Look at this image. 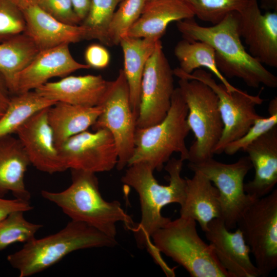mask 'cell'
I'll use <instances>...</instances> for the list:
<instances>
[{
	"instance_id": "2e32d148",
	"label": "cell",
	"mask_w": 277,
	"mask_h": 277,
	"mask_svg": "<svg viewBox=\"0 0 277 277\" xmlns=\"http://www.w3.org/2000/svg\"><path fill=\"white\" fill-rule=\"evenodd\" d=\"M69 44L40 51L17 75L12 94L35 90L54 77H65L70 73L90 67L77 62L71 55Z\"/></svg>"
},
{
	"instance_id": "ab89813d",
	"label": "cell",
	"mask_w": 277,
	"mask_h": 277,
	"mask_svg": "<svg viewBox=\"0 0 277 277\" xmlns=\"http://www.w3.org/2000/svg\"><path fill=\"white\" fill-rule=\"evenodd\" d=\"M261 7L268 11H277V0H260Z\"/></svg>"
},
{
	"instance_id": "277c9868",
	"label": "cell",
	"mask_w": 277,
	"mask_h": 277,
	"mask_svg": "<svg viewBox=\"0 0 277 277\" xmlns=\"http://www.w3.org/2000/svg\"><path fill=\"white\" fill-rule=\"evenodd\" d=\"M116 244L115 238L85 223L71 220L58 232L24 244L7 260L19 271V277H28L51 267L73 251Z\"/></svg>"
},
{
	"instance_id": "4316f807",
	"label": "cell",
	"mask_w": 277,
	"mask_h": 277,
	"mask_svg": "<svg viewBox=\"0 0 277 277\" xmlns=\"http://www.w3.org/2000/svg\"><path fill=\"white\" fill-rule=\"evenodd\" d=\"M174 52L179 62L180 67L176 68L179 71L191 74L200 68H206L218 78L229 92L239 90L221 73L216 64L214 50L208 44L184 38L176 45Z\"/></svg>"
},
{
	"instance_id": "5bb4252c",
	"label": "cell",
	"mask_w": 277,
	"mask_h": 277,
	"mask_svg": "<svg viewBox=\"0 0 277 277\" xmlns=\"http://www.w3.org/2000/svg\"><path fill=\"white\" fill-rule=\"evenodd\" d=\"M241 37L249 53L262 64L277 67V11L263 14L258 0H249L238 12Z\"/></svg>"
},
{
	"instance_id": "d4e9b609",
	"label": "cell",
	"mask_w": 277,
	"mask_h": 277,
	"mask_svg": "<svg viewBox=\"0 0 277 277\" xmlns=\"http://www.w3.org/2000/svg\"><path fill=\"white\" fill-rule=\"evenodd\" d=\"M101 112L100 106L83 107L57 102L50 107L47 119L56 148L70 137L92 127Z\"/></svg>"
},
{
	"instance_id": "b9f144b4",
	"label": "cell",
	"mask_w": 277,
	"mask_h": 277,
	"mask_svg": "<svg viewBox=\"0 0 277 277\" xmlns=\"http://www.w3.org/2000/svg\"><path fill=\"white\" fill-rule=\"evenodd\" d=\"M0 88L8 92L5 80L1 73H0Z\"/></svg>"
},
{
	"instance_id": "836d02e7",
	"label": "cell",
	"mask_w": 277,
	"mask_h": 277,
	"mask_svg": "<svg viewBox=\"0 0 277 277\" xmlns=\"http://www.w3.org/2000/svg\"><path fill=\"white\" fill-rule=\"evenodd\" d=\"M26 23L13 0H0V43L24 32Z\"/></svg>"
},
{
	"instance_id": "d6986e66",
	"label": "cell",
	"mask_w": 277,
	"mask_h": 277,
	"mask_svg": "<svg viewBox=\"0 0 277 277\" xmlns=\"http://www.w3.org/2000/svg\"><path fill=\"white\" fill-rule=\"evenodd\" d=\"M25 20V33L39 51L63 44L85 39V31L81 25H70L55 19L37 4L21 8Z\"/></svg>"
},
{
	"instance_id": "1f68e13d",
	"label": "cell",
	"mask_w": 277,
	"mask_h": 277,
	"mask_svg": "<svg viewBox=\"0 0 277 277\" xmlns=\"http://www.w3.org/2000/svg\"><path fill=\"white\" fill-rule=\"evenodd\" d=\"M191 9L194 16L213 25L220 22L228 14L239 12L249 0H183Z\"/></svg>"
},
{
	"instance_id": "7402d4cb",
	"label": "cell",
	"mask_w": 277,
	"mask_h": 277,
	"mask_svg": "<svg viewBox=\"0 0 277 277\" xmlns=\"http://www.w3.org/2000/svg\"><path fill=\"white\" fill-rule=\"evenodd\" d=\"M193 172L191 179H186V196L181 205L180 216L193 219L204 232L211 221L221 217L220 193L204 174Z\"/></svg>"
},
{
	"instance_id": "f35d334b",
	"label": "cell",
	"mask_w": 277,
	"mask_h": 277,
	"mask_svg": "<svg viewBox=\"0 0 277 277\" xmlns=\"http://www.w3.org/2000/svg\"><path fill=\"white\" fill-rule=\"evenodd\" d=\"M9 92L0 88V118L5 113L9 103Z\"/></svg>"
},
{
	"instance_id": "7c38bea8",
	"label": "cell",
	"mask_w": 277,
	"mask_h": 277,
	"mask_svg": "<svg viewBox=\"0 0 277 277\" xmlns=\"http://www.w3.org/2000/svg\"><path fill=\"white\" fill-rule=\"evenodd\" d=\"M173 75L160 41L147 62L143 72L136 128L152 126L165 117L175 89Z\"/></svg>"
},
{
	"instance_id": "f1b7e54d",
	"label": "cell",
	"mask_w": 277,
	"mask_h": 277,
	"mask_svg": "<svg viewBox=\"0 0 277 277\" xmlns=\"http://www.w3.org/2000/svg\"><path fill=\"white\" fill-rule=\"evenodd\" d=\"M123 0H91L88 12L81 22L85 39H96L107 46V31L112 16Z\"/></svg>"
},
{
	"instance_id": "7bdbcfd3",
	"label": "cell",
	"mask_w": 277,
	"mask_h": 277,
	"mask_svg": "<svg viewBox=\"0 0 277 277\" xmlns=\"http://www.w3.org/2000/svg\"><path fill=\"white\" fill-rule=\"evenodd\" d=\"M154 1V0H146V3L151 2V1Z\"/></svg>"
},
{
	"instance_id": "44dd1931",
	"label": "cell",
	"mask_w": 277,
	"mask_h": 277,
	"mask_svg": "<svg viewBox=\"0 0 277 277\" xmlns=\"http://www.w3.org/2000/svg\"><path fill=\"white\" fill-rule=\"evenodd\" d=\"M194 15L183 0H154L146 3L143 11L126 35L160 39L172 22Z\"/></svg>"
},
{
	"instance_id": "7a4b0ae2",
	"label": "cell",
	"mask_w": 277,
	"mask_h": 277,
	"mask_svg": "<svg viewBox=\"0 0 277 277\" xmlns=\"http://www.w3.org/2000/svg\"><path fill=\"white\" fill-rule=\"evenodd\" d=\"M183 161L170 158L164 167L169 174V183L163 185L153 175L154 171L145 163L128 166L121 179L138 195L141 210L140 223L132 229L139 247L148 249L152 244L151 236L171 219L162 215V208L171 203H183L186 196V180L181 176Z\"/></svg>"
},
{
	"instance_id": "8d00e7d4",
	"label": "cell",
	"mask_w": 277,
	"mask_h": 277,
	"mask_svg": "<svg viewBox=\"0 0 277 277\" xmlns=\"http://www.w3.org/2000/svg\"><path fill=\"white\" fill-rule=\"evenodd\" d=\"M33 208L30 201L16 198L10 200L0 197V221L12 212L23 211L25 212L32 210Z\"/></svg>"
},
{
	"instance_id": "cb8c5ba5",
	"label": "cell",
	"mask_w": 277,
	"mask_h": 277,
	"mask_svg": "<svg viewBox=\"0 0 277 277\" xmlns=\"http://www.w3.org/2000/svg\"><path fill=\"white\" fill-rule=\"evenodd\" d=\"M160 41L152 38L125 35L120 42L124 56L123 70L128 85L131 109L136 120L139 113L141 82L144 69Z\"/></svg>"
},
{
	"instance_id": "ac0fdd59",
	"label": "cell",
	"mask_w": 277,
	"mask_h": 277,
	"mask_svg": "<svg viewBox=\"0 0 277 277\" xmlns=\"http://www.w3.org/2000/svg\"><path fill=\"white\" fill-rule=\"evenodd\" d=\"M111 82L101 75H67L57 82H48L34 90L57 102L95 107L101 104Z\"/></svg>"
},
{
	"instance_id": "6da1fadb",
	"label": "cell",
	"mask_w": 277,
	"mask_h": 277,
	"mask_svg": "<svg viewBox=\"0 0 277 277\" xmlns=\"http://www.w3.org/2000/svg\"><path fill=\"white\" fill-rule=\"evenodd\" d=\"M238 12L228 14L212 26L199 25L193 17L176 22L184 38L202 41L214 50L217 68L225 77L242 80L248 86L275 88L277 77L246 51L239 31Z\"/></svg>"
},
{
	"instance_id": "8992f818",
	"label": "cell",
	"mask_w": 277,
	"mask_h": 277,
	"mask_svg": "<svg viewBox=\"0 0 277 277\" xmlns=\"http://www.w3.org/2000/svg\"><path fill=\"white\" fill-rule=\"evenodd\" d=\"M196 226L191 218L170 220L152 234L151 242L160 252L183 267L192 277H231L211 245L200 238Z\"/></svg>"
},
{
	"instance_id": "603a6c76",
	"label": "cell",
	"mask_w": 277,
	"mask_h": 277,
	"mask_svg": "<svg viewBox=\"0 0 277 277\" xmlns=\"http://www.w3.org/2000/svg\"><path fill=\"white\" fill-rule=\"evenodd\" d=\"M30 162L18 138L12 135L0 137V197L11 192L15 198L30 201L25 184Z\"/></svg>"
},
{
	"instance_id": "9c48e42d",
	"label": "cell",
	"mask_w": 277,
	"mask_h": 277,
	"mask_svg": "<svg viewBox=\"0 0 277 277\" xmlns=\"http://www.w3.org/2000/svg\"><path fill=\"white\" fill-rule=\"evenodd\" d=\"M173 73L179 78L193 79L205 83L218 97L224 127L221 138L213 149V154L224 152L229 143L244 135L255 120L262 116L255 110L256 105H261L264 101L260 97L261 91L256 95H250L241 89L229 92L222 84H217L211 73L201 69L191 74H186L175 68Z\"/></svg>"
},
{
	"instance_id": "3957f363",
	"label": "cell",
	"mask_w": 277,
	"mask_h": 277,
	"mask_svg": "<svg viewBox=\"0 0 277 277\" xmlns=\"http://www.w3.org/2000/svg\"><path fill=\"white\" fill-rule=\"evenodd\" d=\"M70 170L72 182L67 188L58 192L43 190L42 196L59 207L71 220L85 223L111 238L115 239L118 222L132 230L135 225L121 203L107 201L102 196L95 173Z\"/></svg>"
},
{
	"instance_id": "484cf974",
	"label": "cell",
	"mask_w": 277,
	"mask_h": 277,
	"mask_svg": "<svg viewBox=\"0 0 277 277\" xmlns=\"http://www.w3.org/2000/svg\"><path fill=\"white\" fill-rule=\"evenodd\" d=\"M39 52L24 33L0 43V73L12 93L15 78Z\"/></svg>"
},
{
	"instance_id": "d6a6232c",
	"label": "cell",
	"mask_w": 277,
	"mask_h": 277,
	"mask_svg": "<svg viewBox=\"0 0 277 277\" xmlns=\"http://www.w3.org/2000/svg\"><path fill=\"white\" fill-rule=\"evenodd\" d=\"M269 116H261L255 120L245 134L240 138L229 143L224 152L229 155L234 154L245 148L253 141L277 125V97H274L269 102Z\"/></svg>"
},
{
	"instance_id": "4fadbf2b",
	"label": "cell",
	"mask_w": 277,
	"mask_h": 277,
	"mask_svg": "<svg viewBox=\"0 0 277 277\" xmlns=\"http://www.w3.org/2000/svg\"><path fill=\"white\" fill-rule=\"evenodd\" d=\"M66 169L94 173L109 171L116 167L118 155L114 140L106 129L78 133L57 148Z\"/></svg>"
},
{
	"instance_id": "ffe728a7",
	"label": "cell",
	"mask_w": 277,
	"mask_h": 277,
	"mask_svg": "<svg viewBox=\"0 0 277 277\" xmlns=\"http://www.w3.org/2000/svg\"><path fill=\"white\" fill-rule=\"evenodd\" d=\"M248 153L255 174L245 184V192L259 199L272 191L277 182V125L249 144L244 150Z\"/></svg>"
},
{
	"instance_id": "9a60e30c",
	"label": "cell",
	"mask_w": 277,
	"mask_h": 277,
	"mask_svg": "<svg viewBox=\"0 0 277 277\" xmlns=\"http://www.w3.org/2000/svg\"><path fill=\"white\" fill-rule=\"evenodd\" d=\"M31 116L15 134L32 165L38 170L53 174L66 170L55 145L47 119L49 108Z\"/></svg>"
},
{
	"instance_id": "30bf717a",
	"label": "cell",
	"mask_w": 277,
	"mask_h": 277,
	"mask_svg": "<svg viewBox=\"0 0 277 277\" xmlns=\"http://www.w3.org/2000/svg\"><path fill=\"white\" fill-rule=\"evenodd\" d=\"M101 112L92 126L93 131L106 129L114 140L117 151L116 167H127L134 148L136 121L131 109L128 83L123 69L111 81L101 104Z\"/></svg>"
},
{
	"instance_id": "8fae6325",
	"label": "cell",
	"mask_w": 277,
	"mask_h": 277,
	"mask_svg": "<svg viewBox=\"0 0 277 277\" xmlns=\"http://www.w3.org/2000/svg\"><path fill=\"white\" fill-rule=\"evenodd\" d=\"M192 171L204 174L217 188L220 193L221 217L225 226L231 230L243 211L255 199L244 190V179L252 168L248 156L236 162L225 164L210 158L198 163H189Z\"/></svg>"
},
{
	"instance_id": "83f0119b",
	"label": "cell",
	"mask_w": 277,
	"mask_h": 277,
	"mask_svg": "<svg viewBox=\"0 0 277 277\" xmlns=\"http://www.w3.org/2000/svg\"><path fill=\"white\" fill-rule=\"evenodd\" d=\"M56 103L42 96L34 90L10 96L8 107L0 118V137L15 133L31 116Z\"/></svg>"
},
{
	"instance_id": "52a82bcc",
	"label": "cell",
	"mask_w": 277,
	"mask_h": 277,
	"mask_svg": "<svg viewBox=\"0 0 277 277\" xmlns=\"http://www.w3.org/2000/svg\"><path fill=\"white\" fill-rule=\"evenodd\" d=\"M179 88L188 108L187 122L195 140L188 149V161L198 163L213 157V150L223 130L218 97L205 83L179 78Z\"/></svg>"
},
{
	"instance_id": "74e56055",
	"label": "cell",
	"mask_w": 277,
	"mask_h": 277,
	"mask_svg": "<svg viewBox=\"0 0 277 277\" xmlns=\"http://www.w3.org/2000/svg\"><path fill=\"white\" fill-rule=\"evenodd\" d=\"M91 0H71L74 10L81 22L86 16Z\"/></svg>"
},
{
	"instance_id": "ba28073f",
	"label": "cell",
	"mask_w": 277,
	"mask_h": 277,
	"mask_svg": "<svg viewBox=\"0 0 277 277\" xmlns=\"http://www.w3.org/2000/svg\"><path fill=\"white\" fill-rule=\"evenodd\" d=\"M236 226L260 276H267L277 267V190L255 199L242 213Z\"/></svg>"
},
{
	"instance_id": "4dcf8cb0",
	"label": "cell",
	"mask_w": 277,
	"mask_h": 277,
	"mask_svg": "<svg viewBox=\"0 0 277 277\" xmlns=\"http://www.w3.org/2000/svg\"><path fill=\"white\" fill-rule=\"evenodd\" d=\"M146 0H123L112 16L107 31V46L120 44L129 29L140 16Z\"/></svg>"
},
{
	"instance_id": "d590c367",
	"label": "cell",
	"mask_w": 277,
	"mask_h": 277,
	"mask_svg": "<svg viewBox=\"0 0 277 277\" xmlns=\"http://www.w3.org/2000/svg\"><path fill=\"white\" fill-rule=\"evenodd\" d=\"M86 64L90 68L104 69L108 66L110 61L108 50L103 46L93 44L88 46L84 53Z\"/></svg>"
},
{
	"instance_id": "f546056e",
	"label": "cell",
	"mask_w": 277,
	"mask_h": 277,
	"mask_svg": "<svg viewBox=\"0 0 277 277\" xmlns=\"http://www.w3.org/2000/svg\"><path fill=\"white\" fill-rule=\"evenodd\" d=\"M23 211L11 212L0 221V251L16 243H27L35 238L36 232L43 227L27 221Z\"/></svg>"
},
{
	"instance_id": "5b68a950",
	"label": "cell",
	"mask_w": 277,
	"mask_h": 277,
	"mask_svg": "<svg viewBox=\"0 0 277 277\" xmlns=\"http://www.w3.org/2000/svg\"><path fill=\"white\" fill-rule=\"evenodd\" d=\"M188 108L179 87L174 89L171 105L160 122L145 128H136L134 148L128 166L145 163L160 171L174 152L183 161L188 160L185 140L190 131L187 122Z\"/></svg>"
},
{
	"instance_id": "e575fe53",
	"label": "cell",
	"mask_w": 277,
	"mask_h": 277,
	"mask_svg": "<svg viewBox=\"0 0 277 277\" xmlns=\"http://www.w3.org/2000/svg\"><path fill=\"white\" fill-rule=\"evenodd\" d=\"M37 5L49 15L64 24L76 26L81 23L71 0H39Z\"/></svg>"
},
{
	"instance_id": "60d3db41",
	"label": "cell",
	"mask_w": 277,
	"mask_h": 277,
	"mask_svg": "<svg viewBox=\"0 0 277 277\" xmlns=\"http://www.w3.org/2000/svg\"><path fill=\"white\" fill-rule=\"evenodd\" d=\"M21 9L28 6L37 4L39 0H13Z\"/></svg>"
},
{
	"instance_id": "e0dca14e",
	"label": "cell",
	"mask_w": 277,
	"mask_h": 277,
	"mask_svg": "<svg viewBox=\"0 0 277 277\" xmlns=\"http://www.w3.org/2000/svg\"><path fill=\"white\" fill-rule=\"evenodd\" d=\"M204 232L219 261L231 277L260 276L239 228L231 232L221 218H216L209 222Z\"/></svg>"
}]
</instances>
